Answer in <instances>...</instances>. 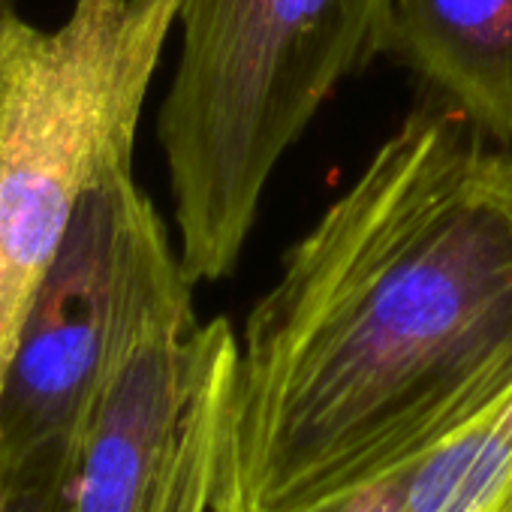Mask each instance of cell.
<instances>
[{"label":"cell","instance_id":"obj_10","mask_svg":"<svg viewBox=\"0 0 512 512\" xmlns=\"http://www.w3.org/2000/svg\"><path fill=\"white\" fill-rule=\"evenodd\" d=\"M0 4H4V0H0Z\"/></svg>","mask_w":512,"mask_h":512},{"label":"cell","instance_id":"obj_2","mask_svg":"<svg viewBox=\"0 0 512 512\" xmlns=\"http://www.w3.org/2000/svg\"><path fill=\"white\" fill-rule=\"evenodd\" d=\"M386 4L181 0V55L157 139L193 284L235 272L281 157L344 76L380 52Z\"/></svg>","mask_w":512,"mask_h":512},{"label":"cell","instance_id":"obj_5","mask_svg":"<svg viewBox=\"0 0 512 512\" xmlns=\"http://www.w3.org/2000/svg\"><path fill=\"white\" fill-rule=\"evenodd\" d=\"M193 287L166 284L127 326L76 449L70 512H211L238 335L196 320Z\"/></svg>","mask_w":512,"mask_h":512},{"label":"cell","instance_id":"obj_9","mask_svg":"<svg viewBox=\"0 0 512 512\" xmlns=\"http://www.w3.org/2000/svg\"><path fill=\"white\" fill-rule=\"evenodd\" d=\"M413 467H407L395 476H386L380 482H371L365 488H356L347 497H341L317 512H404L407 491L413 482Z\"/></svg>","mask_w":512,"mask_h":512},{"label":"cell","instance_id":"obj_8","mask_svg":"<svg viewBox=\"0 0 512 512\" xmlns=\"http://www.w3.org/2000/svg\"><path fill=\"white\" fill-rule=\"evenodd\" d=\"M73 461L0 449V512H70Z\"/></svg>","mask_w":512,"mask_h":512},{"label":"cell","instance_id":"obj_3","mask_svg":"<svg viewBox=\"0 0 512 512\" xmlns=\"http://www.w3.org/2000/svg\"><path fill=\"white\" fill-rule=\"evenodd\" d=\"M181 0H73L58 28L0 4V383L82 196L133 148Z\"/></svg>","mask_w":512,"mask_h":512},{"label":"cell","instance_id":"obj_4","mask_svg":"<svg viewBox=\"0 0 512 512\" xmlns=\"http://www.w3.org/2000/svg\"><path fill=\"white\" fill-rule=\"evenodd\" d=\"M178 278H187L178 247L139 190L133 166L94 181L0 383V449L76 464L88 413L127 326Z\"/></svg>","mask_w":512,"mask_h":512},{"label":"cell","instance_id":"obj_1","mask_svg":"<svg viewBox=\"0 0 512 512\" xmlns=\"http://www.w3.org/2000/svg\"><path fill=\"white\" fill-rule=\"evenodd\" d=\"M512 386V148L422 106L238 335L211 512H317Z\"/></svg>","mask_w":512,"mask_h":512},{"label":"cell","instance_id":"obj_7","mask_svg":"<svg viewBox=\"0 0 512 512\" xmlns=\"http://www.w3.org/2000/svg\"><path fill=\"white\" fill-rule=\"evenodd\" d=\"M404 512H512V386L413 467Z\"/></svg>","mask_w":512,"mask_h":512},{"label":"cell","instance_id":"obj_6","mask_svg":"<svg viewBox=\"0 0 512 512\" xmlns=\"http://www.w3.org/2000/svg\"><path fill=\"white\" fill-rule=\"evenodd\" d=\"M380 52L512 148V0H389Z\"/></svg>","mask_w":512,"mask_h":512}]
</instances>
